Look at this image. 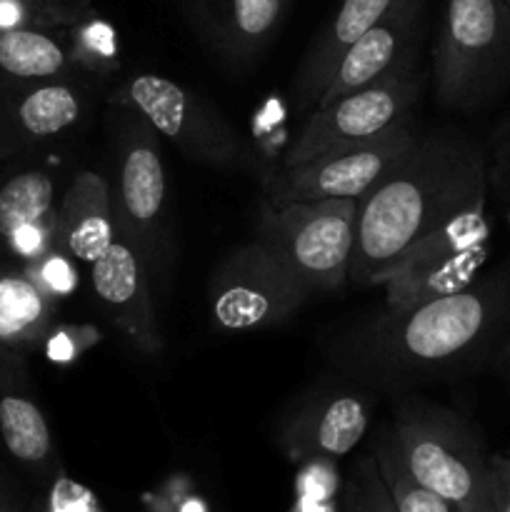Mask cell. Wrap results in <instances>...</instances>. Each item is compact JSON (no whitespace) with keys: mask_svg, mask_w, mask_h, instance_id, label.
<instances>
[{"mask_svg":"<svg viewBox=\"0 0 510 512\" xmlns=\"http://www.w3.org/2000/svg\"><path fill=\"white\" fill-rule=\"evenodd\" d=\"M508 343L510 260L458 293L413 308H383L340 333L330 358L370 388L403 390L495 365Z\"/></svg>","mask_w":510,"mask_h":512,"instance_id":"obj_1","label":"cell"},{"mask_svg":"<svg viewBox=\"0 0 510 512\" xmlns=\"http://www.w3.org/2000/svg\"><path fill=\"white\" fill-rule=\"evenodd\" d=\"M488 155L463 133L415 135L408 153L358 200L348 280L383 285L440 228L488 203Z\"/></svg>","mask_w":510,"mask_h":512,"instance_id":"obj_2","label":"cell"},{"mask_svg":"<svg viewBox=\"0 0 510 512\" xmlns=\"http://www.w3.org/2000/svg\"><path fill=\"white\" fill-rule=\"evenodd\" d=\"M408 473L458 512H488L490 455L473 425L423 400H403L383 430Z\"/></svg>","mask_w":510,"mask_h":512,"instance_id":"obj_3","label":"cell"},{"mask_svg":"<svg viewBox=\"0 0 510 512\" xmlns=\"http://www.w3.org/2000/svg\"><path fill=\"white\" fill-rule=\"evenodd\" d=\"M433 65L440 103L453 110L490 103L510 83L508 0H448Z\"/></svg>","mask_w":510,"mask_h":512,"instance_id":"obj_4","label":"cell"},{"mask_svg":"<svg viewBox=\"0 0 510 512\" xmlns=\"http://www.w3.org/2000/svg\"><path fill=\"white\" fill-rule=\"evenodd\" d=\"M358 200L263 205L255 243L263 245L310 293L338 290L348 280Z\"/></svg>","mask_w":510,"mask_h":512,"instance_id":"obj_5","label":"cell"},{"mask_svg":"<svg viewBox=\"0 0 510 512\" xmlns=\"http://www.w3.org/2000/svg\"><path fill=\"white\" fill-rule=\"evenodd\" d=\"M415 135L408 118L365 143L320 153L298 165H283L263 180L265 203L285 208L293 203L365 198L408 153Z\"/></svg>","mask_w":510,"mask_h":512,"instance_id":"obj_6","label":"cell"},{"mask_svg":"<svg viewBox=\"0 0 510 512\" xmlns=\"http://www.w3.org/2000/svg\"><path fill=\"white\" fill-rule=\"evenodd\" d=\"M493 253L488 203L450 220L425 238L383 283L385 308L403 310L458 293L480 278Z\"/></svg>","mask_w":510,"mask_h":512,"instance_id":"obj_7","label":"cell"},{"mask_svg":"<svg viewBox=\"0 0 510 512\" xmlns=\"http://www.w3.org/2000/svg\"><path fill=\"white\" fill-rule=\"evenodd\" d=\"M165 195L168 185L160 158L158 130L143 115L128 108L118 138L110 203L118 238L133 245L148 275L163 258Z\"/></svg>","mask_w":510,"mask_h":512,"instance_id":"obj_8","label":"cell"},{"mask_svg":"<svg viewBox=\"0 0 510 512\" xmlns=\"http://www.w3.org/2000/svg\"><path fill=\"white\" fill-rule=\"evenodd\" d=\"M310 295L300 280L253 240L233 250L210 275V320L220 333L273 328L293 318Z\"/></svg>","mask_w":510,"mask_h":512,"instance_id":"obj_9","label":"cell"},{"mask_svg":"<svg viewBox=\"0 0 510 512\" xmlns=\"http://www.w3.org/2000/svg\"><path fill=\"white\" fill-rule=\"evenodd\" d=\"M420 93L415 63L403 65L343 98L310 113L283 165H298L320 153L365 143L410 118Z\"/></svg>","mask_w":510,"mask_h":512,"instance_id":"obj_10","label":"cell"},{"mask_svg":"<svg viewBox=\"0 0 510 512\" xmlns=\"http://www.w3.org/2000/svg\"><path fill=\"white\" fill-rule=\"evenodd\" d=\"M118 100L143 115L158 135L173 140L180 153L198 163L238 168L248 160V148L238 130L208 100L165 75H135L120 90Z\"/></svg>","mask_w":510,"mask_h":512,"instance_id":"obj_11","label":"cell"},{"mask_svg":"<svg viewBox=\"0 0 510 512\" xmlns=\"http://www.w3.org/2000/svg\"><path fill=\"white\" fill-rule=\"evenodd\" d=\"M370 408L355 390H318L283 418L278 440L295 463H333L368 433Z\"/></svg>","mask_w":510,"mask_h":512,"instance_id":"obj_12","label":"cell"},{"mask_svg":"<svg viewBox=\"0 0 510 512\" xmlns=\"http://www.w3.org/2000/svg\"><path fill=\"white\" fill-rule=\"evenodd\" d=\"M90 283L110 323L145 355L163 353V335L150 300V280L143 260L130 243L115 238L113 245L90 265Z\"/></svg>","mask_w":510,"mask_h":512,"instance_id":"obj_13","label":"cell"},{"mask_svg":"<svg viewBox=\"0 0 510 512\" xmlns=\"http://www.w3.org/2000/svg\"><path fill=\"white\" fill-rule=\"evenodd\" d=\"M425 0H395L383 18L365 30L335 68L315 108L328 105L418 58V30Z\"/></svg>","mask_w":510,"mask_h":512,"instance_id":"obj_14","label":"cell"},{"mask_svg":"<svg viewBox=\"0 0 510 512\" xmlns=\"http://www.w3.org/2000/svg\"><path fill=\"white\" fill-rule=\"evenodd\" d=\"M295 0H183L200 38L228 65L250 63L278 33Z\"/></svg>","mask_w":510,"mask_h":512,"instance_id":"obj_15","label":"cell"},{"mask_svg":"<svg viewBox=\"0 0 510 512\" xmlns=\"http://www.w3.org/2000/svg\"><path fill=\"white\" fill-rule=\"evenodd\" d=\"M393 3L395 0H343L340 3L338 13L315 35L298 73H295L293 103L300 113L315 110L350 45L365 30L373 28Z\"/></svg>","mask_w":510,"mask_h":512,"instance_id":"obj_16","label":"cell"},{"mask_svg":"<svg viewBox=\"0 0 510 512\" xmlns=\"http://www.w3.org/2000/svg\"><path fill=\"white\" fill-rule=\"evenodd\" d=\"M53 235L73 260L93 265L118 238L110 203V183L98 173H80L55 213Z\"/></svg>","mask_w":510,"mask_h":512,"instance_id":"obj_17","label":"cell"},{"mask_svg":"<svg viewBox=\"0 0 510 512\" xmlns=\"http://www.w3.org/2000/svg\"><path fill=\"white\" fill-rule=\"evenodd\" d=\"M0 435L15 460L30 468H45L53 460V435L43 410L23 395L0 398Z\"/></svg>","mask_w":510,"mask_h":512,"instance_id":"obj_18","label":"cell"},{"mask_svg":"<svg viewBox=\"0 0 510 512\" xmlns=\"http://www.w3.org/2000/svg\"><path fill=\"white\" fill-rule=\"evenodd\" d=\"M50 320V293L23 275L0 278V340L28 343Z\"/></svg>","mask_w":510,"mask_h":512,"instance_id":"obj_19","label":"cell"},{"mask_svg":"<svg viewBox=\"0 0 510 512\" xmlns=\"http://www.w3.org/2000/svg\"><path fill=\"white\" fill-rule=\"evenodd\" d=\"M53 203L55 185L48 173L15 175L0 190V235L10 240L28 225L53 223Z\"/></svg>","mask_w":510,"mask_h":512,"instance_id":"obj_20","label":"cell"},{"mask_svg":"<svg viewBox=\"0 0 510 512\" xmlns=\"http://www.w3.org/2000/svg\"><path fill=\"white\" fill-rule=\"evenodd\" d=\"M80 115H83V93L65 83L40 85L25 95L18 108L20 125L35 138L65 133L78 123Z\"/></svg>","mask_w":510,"mask_h":512,"instance_id":"obj_21","label":"cell"},{"mask_svg":"<svg viewBox=\"0 0 510 512\" xmlns=\"http://www.w3.org/2000/svg\"><path fill=\"white\" fill-rule=\"evenodd\" d=\"M68 55L53 38L35 30H5L0 35V68L18 78H50L63 73Z\"/></svg>","mask_w":510,"mask_h":512,"instance_id":"obj_22","label":"cell"},{"mask_svg":"<svg viewBox=\"0 0 510 512\" xmlns=\"http://www.w3.org/2000/svg\"><path fill=\"white\" fill-rule=\"evenodd\" d=\"M373 458L378 463V470L383 475L385 485H388L390 495H393V503L398 512H458L448 500L435 495L425 485H420L408 473V468L398 458L393 443H390L385 433L373 445Z\"/></svg>","mask_w":510,"mask_h":512,"instance_id":"obj_23","label":"cell"},{"mask_svg":"<svg viewBox=\"0 0 510 512\" xmlns=\"http://www.w3.org/2000/svg\"><path fill=\"white\" fill-rule=\"evenodd\" d=\"M345 512H398L390 495L388 485H385L383 475H380L378 463H375L373 453L358 460L350 478L348 488H345L343 498Z\"/></svg>","mask_w":510,"mask_h":512,"instance_id":"obj_24","label":"cell"},{"mask_svg":"<svg viewBox=\"0 0 510 512\" xmlns=\"http://www.w3.org/2000/svg\"><path fill=\"white\" fill-rule=\"evenodd\" d=\"M78 45L83 53L85 63H113L118 55V40H115V30L103 20H88L83 28L78 30Z\"/></svg>","mask_w":510,"mask_h":512,"instance_id":"obj_25","label":"cell"},{"mask_svg":"<svg viewBox=\"0 0 510 512\" xmlns=\"http://www.w3.org/2000/svg\"><path fill=\"white\" fill-rule=\"evenodd\" d=\"M490 188L500 198L503 208L510 213V115L500 123L495 133V148L488 158Z\"/></svg>","mask_w":510,"mask_h":512,"instance_id":"obj_26","label":"cell"},{"mask_svg":"<svg viewBox=\"0 0 510 512\" xmlns=\"http://www.w3.org/2000/svg\"><path fill=\"white\" fill-rule=\"evenodd\" d=\"M43 270H40V283L50 295H68L73 293L75 285H78V273H75L73 263H70L68 253H45Z\"/></svg>","mask_w":510,"mask_h":512,"instance_id":"obj_27","label":"cell"},{"mask_svg":"<svg viewBox=\"0 0 510 512\" xmlns=\"http://www.w3.org/2000/svg\"><path fill=\"white\" fill-rule=\"evenodd\" d=\"M488 512H510V453L490 455Z\"/></svg>","mask_w":510,"mask_h":512,"instance_id":"obj_28","label":"cell"},{"mask_svg":"<svg viewBox=\"0 0 510 512\" xmlns=\"http://www.w3.org/2000/svg\"><path fill=\"white\" fill-rule=\"evenodd\" d=\"M495 370L503 375L505 385H508V393H510V343L505 345V350L498 355V360H495Z\"/></svg>","mask_w":510,"mask_h":512,"instance_id":"obj_29","label":"cell"},{"mask_svg":"<svg viewBox=\"0 0 510 512\" xmlns=\"http://www.w3.org/2000/svg\"><path fill=\"white\" fill-rule=\"evenodd\" d=\"M58 3L70 5V8H83V5H88L90 0H58Z\"/></svg>","mask_w":510,"mask_h":512,"instance_id":"obj_30","label":"cell"},{"mask_svg":"<svg viewBox=\"0 0 510 512\" xmlns=\"http://www.w3.org/2000/svg\"><path fill=\"white\" fill-rule=\"evenodd\" d=\"M0 512H18V510H15L10 503H5V500H0Z\"/></svg>","mask_w":510,"mask_h":512,"instance_id":"obj_31","label":"cell"},{"mask_svg":"<svg viewBox=\"0 0 510 512\" xmlns=\"http://www.w3.org/2000/svg\"><path fill=\"white\" fill-rule=\"evenodd\" d=\"M508 3H510V0H508Z\"/></svg>","mask_w":510,"mask_h":512,"instance_id":"obj_32","label":"cell"},{"mask_svg":"<svg viewBox=\"0 0 510 512\" xmlns=\"http://www.w3.org/2000/svg\"><path fill=\"white\" fill-rule=\"evenodd\" d=\"M343 512H345V510H343Z\"/></svg>","mask_w":510,"mask_h":512,"instance_id":"obj_33","label":"cell"}]
</instances>
